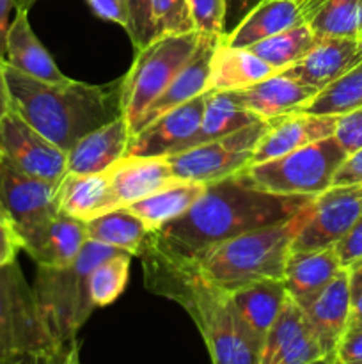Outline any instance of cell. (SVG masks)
Masks as SVG:
<instances>
[{
  "label": "cell",
  "instance_id": "6da1fadb",
  "mask_svg": "<svg viewBox=\"0 0 362 364\" xmlns=\"http://www.w3.org/2000/svg\"><path fill=\"white\" fill-rule=\"evenodd\" d=\"M311 199L256 191L233 174L206 185L201 198L183 215L153 231L146 244L165 255L190 259L238 235L284 223Z\"/></svg>",
  "mask_w": 362,
  "mask_h": 364
},
{
  "label": "cell",
  "instance_id": "7a4b0ae2",
  "mask_svg": "<svg viewBox=\"0 0 362 364\" xmlns=\"http://www.w3.org/2000/svg\"><path fill=\"white\" fill-rule=\"evenodd\" d=\"M148 290L177 302L197 326L213 364H259L261 343L248 331L229 290L188 259L146 244L141 252Z\"/></svg>",
  "mask_w": 362,
  "mask_h": 364
},
{
  "label": "cell",
  "instance_id": "3957f363",
  "mask_svg": "<svg viewBox=\"0 0 362 364\" xmlns=\"http://www.w3.org/2000/svg\"><path fill=\"white\" fill-rule=\"evenodd\" d=\"M11 105L34 130L70 151L84 135L121 116V80L91 85L78 80L46 82L6 63Z\"/></svg>",
  "mask_w": 362,
  "mask_h": 364
},
{
  "label": "cell",
  "instance_id": "277c9868",
  "mask_svg": "<svg viewBox=\"0 0 362 364\" xmlns=\"http://www.w3.org/2000/svg\"><path fill=\"white\" fill-rule=\"evenodd\" d=\"M309 206L311 203L284 223L259 228L212 245L188 262L194 263L195 269L209 281L229 291L254 281L283 279L291 244L307 220Z\"/></svg>",
  "mask_w": 362,
  "mask_h": 364
},
{
  "label": "cell",
  "instance_id": "5b68a950",
  "mask_svg": "<svg viewBox=\"0 0 362 364\" xmlns=\"http://www.w3.org/2000/svg\"><path fill=\"white\" fill-rule=\"evenodd\" d=\"M119 249L87 240L80 255L66 267H39L32 284L53 336L60 345L77 340V334L96 309L91 299V272Z\"/></svg>",
  "mask_w": 362,
  "mask_h": 364
},
{
  "label": "cell",
  "instance_id": "8992f818",
  "mask_svg": "<svg viewBox=\"0 0 362 364\" xmlns=\"http://www.w3.org/2000/svg\"><path fill=\"white\" fill-rule=\"evenodd\" d=\"M348 153L336 137L312 142L266 162L247 166L234 176L256 191L284 198H316L334 185Z\"/></svg>",
  "mask_w": 362,
  "mask_h": 364
},
{
  "label": "cell",
  "instance_id": "52a82bcc",
  "mask_svg": "<svg viewBox=\"0 0 362 364\" xmlns=\"http://www.w3.org/2000/svg\"><path fill=\"white\" fill-rule=\"evenodd\" d=\"M199 43V32L167 34L137 50L130 71L121 80V116L130 134L144 110L165 91L177 71L185 66Z\"/></svg>",
  "mask_w": 362,
  "mask_h": 364
},
{
  "label": "cell",
  "instance_id": "ba28073f",
  "mask_svg": "<svg viewBox=\"0 0 362 364\" xmlns=\"http://www.w3.org/2000/svg\"><path fill=\"white\" fill-rule=\"evenodd\" d=\"M55 347L60 343L18 262L0 267V364Z\"/></svg>",
  "mask_w": 362,
  "mask_h": 364
},
{
  "label": "cell",
  "instance_id": "9c48e42d",
  "mask_svg": "<svg viewBox=\"0 0 362 364\" xmlns=\"http://www.w3.org/2000/svg\"><path fill=\"white\" fill-rule=\"evenodd\" d=\"M268 128V119H259L234 134L165 156L177 180L215 183L251 166L252 155Z\"/></svg>",
  "mask_w": 362,
  "mask_h": 364
},
{
  "label": "cell",
  "instance_id": "30bf717a",
  "mask_svg": "<svg viewBox=\"0 0 362 364\" xmlns=\"http://www.w3.org/2000/svg\"><path fill=\"white\" fill-rule=\"evenodd\" d=\"M362 217V183L332 185L312 198L309 217L291 244V251L332 247Z\"/></svg>",
  "mask_w": 362,
  "mask_h": 364
},
{
  "label": "cell",
  "instance_id": "8fae6325",
  "mask_svg": "<svg viewBox=\"0 0 362 364\" xmlns=\"http://www.w3.org/2000/svg\"><path fill=\"white\" fill-rule=\"evenodd\" d=\"M0 155L27 174L46 181H60L66 153L11 110L0 123Z\"/></svg>",
  "mask_w": 362,
  "mask_h": 364
},
{
  "label": "cell",
  "instance_id": "7c38bea8",
  "mask_svg": "<svg viewBox=\"0 0 362 364\" xmlns=\"http://www.w3.org/2000/svg\"><path fill=\"white\" fill-rule=\"evenodd\" d=\"M59 181L27 174L0 155V205L16 224L21 240L57 212Z\"/></svg>",
  "mask_w": 362,
  "mask_h": 364
},
{
  "label": "cell",
  "instance_id": "4fadbf2b",
  "mask_svg": "<svg viewBox=\"0 0 362 364\" xmlns=\"http://www.w3.org/2000/svg\"><path fill=\"white\" fill-rule=\"evenodd\" d=\"M319 358H325V352L316 340L304 309L287 297L263 341L259 364H309Z\"/></svg>",
  "mask_w": 362,
  "mask_h": 364
},
{
  "label": "cell",
  "instance_id": "5bb4252c",
  "mask_svg": "<svg viewBox=\"0 0 362 364\" xmlns=\"http://www.w3.org/2000/svg\"><path fill=\"white\" fill-rule=\"evenodd\" d=\"M202 109L204 95L160 116L131 135L126 156H169L180 153L197 132Z\"/></svg>",
  "mask_w": 362,
  "mask_h": 364
},
{
  "label": "cell",
  "instance_id": "9a60e30c",
  "mask_svg": "<svg viewBox=\"0 0 362 364\" xmlns=\"http://www.w3.org/2000/svg\"><path fill=\"white\" fill-rule=\"evenodd\" d=\"M224 43V38L219 36H206L199 34V43L195 46L194 53L190 55V59L185 63V66L177 71L176 77L170 80V84L167 85L165 91L144 110L138 121L135 123L133 132L142 130L144 127H148L149 123H153L155 119H158L160 116L167 114L169 110L176 109V107L183 105V103L190 102V100L197 98V96L204 95L208 91V80H209V66H212V59L215 50L219 48Z\"/></svg>",
  "mask_w": 362,
  "mask_h": 364
},
{
  "label": "cell",
  "instance_id": "2e32d148",
  "mask_svg": "<svg viewBox=\"0 0 362 364\" xmlns=\"http://www.w3.org/2000/svg\"><path fill=\"white\" fill-rule=\"evenodd\" d=\"M337 119L339 116H318V114H309L304 110H295V112L268 119V128L256 146L251 166L332 137Z\"/></svg>",
  "mask_w": 362,
  "mask_h": 364
},
{
  "label": "cell",
  "instance_id": "e0dca14e",
  "mask_svg": "<svg viewBox=\"0 0 362 364\" xmlns=\"http://www.w3.org/2000/svg\"><path fill=\"white\" fill-rule=\"evenodd\" d=\"M362 60V36L358 38H318L311 52L295 63L293 66L280 70L286 77L297 78L316 91L336 82L344 73Z\"/></svg>",
  "mask_w": 362,
  "mask_h": 364
},
{
  "label": "cell",
  "instance_id": "ac0fdd59",
  "mask_svg": "<svg viewBox=\"0 0 362 364\" xmlns=\"http://www.w3.org/2000/svg\"><path fill=\"white\" fill-rule=\"evenodd\" d=\"M84 220L57 210L52 217L23 237V251L39 267H66L87 242Z\"/></svg>",
  "mask_w": 362,
  "mask_h": 364
},
{
  "label": "cell",
  "instance_id": "d6986e66",
  "mask_svg": "<svg viewBox=\"0 0 362 364\" xmlns=\"http://www.w3.org/2000/svg\"><path fill=\"white\" fill-rule=\"evenodd\" d=\"M112 208H126L174 180L165 156H123L106 171Z\"/></svg>",
  "mask_w": 362,
  "mask_h": 364
},
{
  "label": "cell",
  "instance_id": "ffe728a7",
  "mask_svg": "<svg viewBox=\"0 0 362 364\" xmlns=\"http://www.w3.org/2000/svg\"><path fill=\"white\" fill-rule=\"evenodd\" d=\"M304 313L325 355H334L350 326L351 290L348 270H341L332 283L304 309Z\"/></svg>",
  "mask_w": 362,
  "mask_h": 364
},
{
  "label": "cell",
  "instance_id": "44dd1931",
  "mask_svg": "<svg viewBox=\"0 0 362 364\" xmlns=\"http://www.w3.org/2000/svg\"><path fill=\"white\" fill-rule=\"evenodd\" d=\"M130 128L123 116L89 132L66 153L67 173L103 174L123 156L130 142Z\"/></svg>",
  "mask_w": 362,
  "mask_h": 364
},
{
  "label": "cell",
  "instance_id": "7402d4cb",
  "mask_svg": "<svg viewBox=\"0 0 362 364\" xmlns=\"http://www.w3.org/2000/svg\"><path fill=\"white\" fill-rule=\"evenodd\" d=\"M341 270L343 267L334 247L319 251H290L283 276L287 297L305 309Z\"/></svg>",
  "mask_w": 362,
  "mask_h": 364
},
{
  "label": "cell",
  "instance_id": "603a6c76",
  "mask_svg": "<svg viewBox=\"0 0 362 364\" xmlns=\"http://www.w3.org/2000/svg\"><path fill=\"white\" fill-rule=\"evenodd\" d=\"M233 92L240 105L256 114L259 119H273L300 110L318 95L314 87L283 73H273L265 80Z\"/></svg>",
  "mask_w": 362,
  "mask_h": 364
},
{
  "label": "cell",
  "instance_id": "cb8c5ba5",
  "mask_svg": "<svg viewBox=\"0 0 362 364\" xmlns=\"http://www.w3.org/2000/svg\"><path fill=\"white\" fill-rule=\"evenodd\" d=\"M305 25V0H261L224 43L247 48L261 39Z\"/></svg>",
  "mask_w": 362,
  "mask_h": 364
},
{
  "label": "cell",
  "instance_id": "d4e9b609",
  "mask_svg": "<svg viewBox=\"0 0 362 364\" xmlns=\"http://www.w3.org/2000/svg\"><path fill=\"white\" fill-rule=\"evenodd\" d=\"M6 38V63L14 70L46 82L67 80L66 75L57 68L55 60L34 34L28 21V9H14Z\"/></svg>",
  "mask_w": 362,
  "mask_h": 364
},
{
  "label": "cell",
  "instance_id": "484cf974",
  "mask_svg": "<svg viewBox=\"0 0 362 364\" xmlns=\"http://www.w3.org/2000/svg\"><path fill=\"white\" fill-rule=\"evenodd\" d=\"M241 320L261 343L287 301L283 279H261L231 291Z\"/></svg>",
  "mask_w": 362,
  "mask_h": 364
},
{
  "label": "cell",
  "instance_id": "4316f807",
  "mask_svg": "<svg viewBox=\"0 0 362 364\" xmlns=\"http://www.w3.org/2000/svg\"><path fill=\"white\" fill-rule=\"evenodd\" d=\"M57 208L84 223H89L102 213L112 212L106 173L64 174L57 187Z\"/></svg>",
  "mask_w": 362,
  "mask_h": 364
},
{
  "label": "cell",
  "instance_id": "83f0119b",
  "mask_svg": "<svg viewBox=\"0 0 362 364\" xmlns=\"http://www.w3.org/2000/svg\"><path fill=\"white\" fill-rule=\"evenodd\" d=\"M277 73L270 64L247 48L222 45L215 50L209 66L208 91H238Z\"/></svg>",
  "mask_w": 362,
  "mask_h": 364
},
{
  "label": "cell",
  "instance_id": "f1b7e54d",
  "mask_svg": "<svg viewBox=\"0 0 362 364\" xmlns=\"http://www.w3.org/2000/svg\"><path fill=\"white\" fill-rule=\"evenodd\" d=\"M204 188L206 185L199 183V181L177 180V178H174L169 183L160 187L158 191L138 199V201L131 203L126 208L137 217H141L153 233V231L160 230V228L165 226L170 220L183 215L201 198Z\"/></svg>",
  "mask_w": 362,
  "mask_h": 364
},
{
  "label": "cell",
  "instance_id": "f546056e",
  "mask_svg": "<svg viewBox=\"0 0 362 364\" xmlns=\"http://www.w3.org/2000/svg\"><path fill=\"white\" fill-rule=\"evenodd\" d=\"M256 121H259V117L240 105L233 91H206L201 124L181 151L202 142L226 137Z\"/></svg>",
  "mask_w": 362,
  "mask_h": 364
},
{
  "label": "cell",
  "instance_id": "4dcf8cb0",
  "mask_svg": "<svg viewBox=\"0 0 362 364\" xmlns=\"http://www.w3.org/2000/svg\"><path fill=\"white\" fill-rule=\"evenodd\" d=\"M85 230H87L89 240L126 251L131 256H141L151 235L148 224L128 208H117L102 213L85 223Z\"/></svg>",
  "mask_w": 362,
  "mask_h": 364
},
{
  "label": "cell",
  "instance_id": "1f68e13d",
  "mask_svg": "<svg viewBox=\"0 0 362 364\" xmlns=\"http://www.w3.org/2000/svg\"><path fill=\"white\" fill-rule=\"evenodd\" d=\"M362 0H305V25L316 38H358Z\"/></svg>",
  "mask_w": 362,
  "mask_h": 364
},
{
  "label": "cell",
  "instance_id": "d6a6232c",
  "mask_svg": "<svg viewBox=\"0 0 362 364\" xmlns=\"http://www.w3.org/2000/svg\"><path fill=\"white\" fill-rule=\"evenodd\" d=\"M316 43H318V38L314 36V32L307 25H300V27L261 39V41L247 46V50H251L254 55L270 64L275 71H280L304 59Z\"/></svg>",
  "mask_w": 362,
  "mask_h": 364
},
{
  "label": "cell",
  "instance_id": "836d02e7",
  "mask_svg": "<svg viewBox=\"0 0 362 364\" xmlns=\"http://www.w3.org/2000/svg\"><path fill=\"white\" fill-rule=\"evenodd\" d=\"M362 107V60L318 92L300 110L318 116H343Z\"/></svg>",
  "mask_w": 362,
  "mask_h": 364
},
{
  "label": "cell",
  "instance_id": "e575fe53",
  "mask_svg": "<svg viewBox=\"0 0 362 364\" xmlns=\"http://www.w3.org/2000/svg\"><path fill=\"white\" fill-rule=\"evenodd\" d=\"M130 263V252L117 251L92 270L89 288H91V299L96 308H105L119 299L128 284Z\"/></svg>",
  "mask_w": 362,
  "mask_h": 364
},
{
  "label": "cell",
  "instance_id": "d590c367",
  "mask_svg": "<svg viewBox=\"0 0 362 364\" xmlns=\"http://www.w3.org/2000/svg\"><path fill=\"white\" fill-rule=\"evenodd\" d=\"M151 16L155 38L195 31L188 0H151Z\"/></svg>",
  "mask_w": 362,
  "mask_h": 364
},
{
  "label": "cell",
  "instance_id": "8d00e7d4",
  "mask_svg": "<svg viewBox=\"0 0 362 364\" xmlns=\"http://www.w3.org/2000/svg\"><path fill=\"white\" fill-rule=\"evenodd\" d=\"M188 4L195 32L226 39L227 0H188Z\"/></svg>",
  "mask_w": 362,
  "mask_h": 364
},
{
  "label": "cell",
  "instance_id": "74e56055",
  "mask_svg": "<svg viewBox=\"0 0 362 364\" xmlns=\"http://www.w3.org/2000/svg\"><path fill=\"white\" fill-rule=\"evenodd\" d=\"M128 14V36L133 43L135 50L144 48L155 39V27L151 16V0H126Z\"/></svg>",
  "mask_w": 362,
  "mask_h": 364
},
{
  "label": "cell",
  "instance_id": "f35d334b",
  "mask_svg": "<svg viewBox=\"0 0 362 364\" xmlns=\"http://www.w3.org/2000/svg\"><path fill=\"white\" fill-rule=\"evenodd\" d=\"M334 137L339 141L348 155L362 148V107L339 116Z\"/></svg>",
  "mask_w": 362,
  "mask_h": 364
},
{
  "label": "cell",
  "instance_id": "ab89813d",
  "mask_svg": "<svg viewBox=\"0 0 362 364\" xmlns=\"http://www.w3.org/2000/svg\"><path fill=\"white\" fill-rule=\"evenodd\" d=\"M9 364H82L80 363V352H78L77 340L64 343L60 347L50 348V350L32 352V354H25L21 358L14 359Z\"/></svg>",
  "mask_w": 362,
  "mask_h": 364
},
{
  "label": "cell",
  "instance_id": "60d3db41",
  "mask_svg": "<svg viewBox=\"0 0 362 364\" xmlns=\"http://www.w3.org/2000/svg\"><path fill=\"white\" fill-rule=\"evenodd\" d=\"M20 251H23L20 231L9 213L0 205V267L16 262Z\"/></svg>",
  "mask_w": 362,
  "mask_h": 364
},
{
  "label": "cell",
  "instance_id": "b9f144b4",
  "mask_svg": "<svg viewBox=\"0 0 362 364\" xmlns=\"http://www.w3.org/2000/svg\"><path fill=\"white\" fill-rule=\"evenodd\" d=\"M332 247L343 269H350L358 259H362V217Z\"/></svg>",
  "mask_w": 362,
  "mask_h": 364
},
{
  "label": "cell",
  "instance_id": "7bdbcfd3",
  "mask_svg": "<svg viewBox=\"0 0 362 364\" xmlns=\"http://www.w3.org/2000/svg\"><path fill=\"white\" fill-rule=\"evenodd\" d=\"M334 358L339 364L362 361V327H353L344 333L334 352Z\"/></svg>",
  "mask_w": 362,
  "mask_h": 364
},
{
  "label": "cell",
  "instance_id": "ee69618b",
  "mask_svg": "<svg viewBox=\"0 0 362 364\" xmlns=\"http://www.w3.org/2000/svg\"><path fill=\"white\" fill-rule=\"evenodd\" d=\"M94 14L103 20L114 21L126 31L130 14H128L126 0H87Z\"/></svg>",
  "mask_w": 362,
  "mask_h": 364
},
{
  "label": "cell",
  "instance_id": "f6af8a7d",
  "mask_svg": "<svg viewBox=\"0 0 362 364\" xmlns=\"http://www.w3.org/2000/svg\"><path fill=\"white\" fill-rule=\"evenodd\" d=\"M362 183V148L358 151L348 155L341 169L334 178V185Z\"/></svg>",
  "mask_w": 362,
  "mask_h": 364
},
{
  "label": "cell",
  "instance_id": "bcb514c9",
  "mask_svg": "<svg viewBox=\"0 0 362 364\" xmlns=\"http://www.w3.org/2000/svg\"><path fill=\"white\" fill-rule=\"evenodd\" d=\"M261 0H227V13H226V38L229 32L238 27L241 20L254 9Z\"/></svg>",
  "mask_w": 362,
  "mask_h": 364
},
{
  "label": "cell",
  "instance_id": "7dc6e473",
  "mask_svg": "<svg viewBox=\"0 0 362 364\" xmlns=\"http://www.w3.org/2000/svg\"><path fill=\"white\" fill-rule=\"evenodd\" d=\"M13 9H16V0H0V57L2 59H6V38Z\"/></svg>",
  "mask_w": 362,
  "mask_h": 364
},
{
  "label": "cell",
  "instance_id": "c3c4849f",
  "mask_svg": "<svg viewBox=\"0 0 362 364\" xmlns=\"http://www.w3.org/2000/svg\"><path fill=\"white\" fill-rule=\"evenodd\" d=\"M11 110H13V105H11L9 84L6 77V59L0 57V123Z\"/></svg>",
  "mask_w": 362,
  "mask_h": 364
},
{
  "label": "cell",
  "instance_id": "681fc988",
  "mask_svg": "<svg viewBox=\"0 0 362 364\" xmlns=\"http://www.w3.org/2000/svg\"><path fill=\"white\" fill-rule=\"evenodd\" d=\"M348 270V276H350V290L351 297L358 295L362 291V259H358L355 265H351Z\"/></svg>",
  "mask_w": 362,
  "mask_h": 364
},
{
  "label": "cell",
  "instance_id": "f907efd6",
  "mask_svg": "<svg viewBox=\"0 0 362 364\" xmlns=\"http://www.w3.org/2000/svg\"><path fill=\"white\" fill-rule=\"evenodd\" d=\"M353 327H362V291L351 297V315L348 329H353Z\"/></svg>",
  "mask_w": 362,
  "mask_h": 364
},
{
  "label": "cell",
  "instance_id": "816d5d0a",
  "mask_svg": "<svg viewBox=\"0 0 362 364\" xmlns=\"http://www.w3.org/2000/svg\"><path fill=\"white\" fill-rule=\"evenodd\" d=\"M309 364H336V358H334V355H325V358H319Z\"/></svg>",
  "mask_w": 362,
  "mask_h": 364
},
{
  "label": "cell",
  "instance_id": "f5cc1de1",
  "mask_svg": "<svg viewBox=\"0 0 362 364\" xmlns=\"http://www.w3.org/2000/svg\"><path fill=\"white\" fill-rule=\"evenodd\" d=\"M35 0H16V9L23 7V9H31V6L34 4Z\"/></svg>",
  "mask_w": 362,
  "mask_h": 364
},
{
  "label": "cell",
  "instance_id": "db71d44e",
  "mask_svg": "<svg viewBox=\"0 0 362 364\" xmlns=\"http://www.w3.org/2000/svg\"><path fill=\"white\" fill-rule=\"evenodd\" d=\"M336 364H339V363H336ZM346 364H362V361H355V363H346Z\"/></svg>",
  "mask_w": 362,
  "mask_h": 364
},
{
  "label": "cell",
  "instance_id": "11a10c76",
  "mask_svg": "<svg viewBox=\"0 0 362 364\" xmlns=\"http://www.w3.org/2000/svg\"><path fill=\"white\" fill-rule=\"evenodd\" d=\"M361 36H362V21H361Z\"/></svg>",
  "mask_w": 362,
  "mask_h": 364
}]
</instances>
